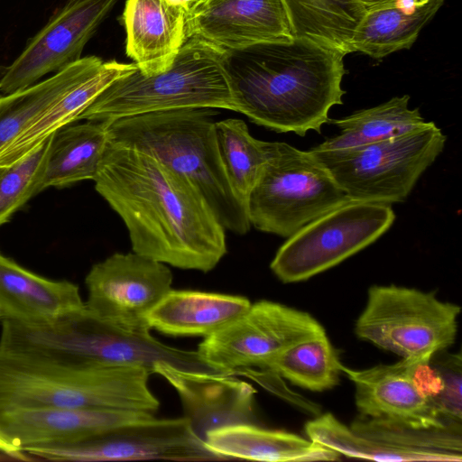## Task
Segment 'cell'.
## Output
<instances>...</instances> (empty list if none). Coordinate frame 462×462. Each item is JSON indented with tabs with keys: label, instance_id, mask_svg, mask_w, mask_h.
<instances>
[{
	"label": "cell",
	"instance_id": "obj_36",
	"mask_svg": "<svg viewBox=\"0 0 462 462\" xmlns=\"http://www.w3.org/2000/svg\"><path fill=\"white\" fill-rule=\"evenodd\" d=\"M364 8L365 10H368L390 2H393L394 0H356Z\"/></svg>",
	"mask_w": 462,
	"mask_h": 462
},
{
	"label": "cell",
	"instance_id": "obj_8",
	"mask_svg": "<svg viewBox=\"0 0 462 462\" xmlns=\"http://www.w3.org/2000/svg\"><path fill=\"white\" fill-rule=\"evenodd\" d=\"M351 200L310 151L275 142L274 151L251 190V226L290 237L307 224Z\"/></svg>",
	"mask_w": 462,
	"mask_h": 462
},
{
	"label": "cell",
	"instance_id": "obj_2",
	"mask_svg": "<svg viewBox=\"0 0 462 462\" xmlns=\"http://www.w3.org/2000/svg\"><path fill=\"white\" fill-rule=\"evenodd\" d=\"M344 57L295 36L224 51L236 112L277 133L320 134L330 108L343 104Z\"/></svg>",
	"mask_w": 462,
	"mask_h": 462
},
{
	"label": "cell",
	"instance_id": "obj_15",
	"mask_svg": "<svg viewBox=\"0 0 462 462\" xmlns=\"http://www.w3.org/2000/svg\"><path fill=\"white\" fill-rule=\"evenodd\" d=\"M117 0H69L31 38L8 66H0V92L26 88L79 60L87 42Z\"/></svg>",
	"mask_w": 462,
	"mask_h": 462
},
{
	"label": "cell",
	"instance_id": "obj_28",
	"mask_svg": "<svg viewBox=\"0 0 462 462\" xmlns=\"http://www.w3.org/2000/svg\"><path fill=\"white\" fill-rule=\"evenodd\" d=\"M292 35L312 40L343 55L365 13L356 0H282Z\"/></svg>",
	"mask_w": 462,
	"mask_h": 462
},
{
	"label": "cell",
	"instance_id": "obj_38",
	"mask_svg": "<svg viewBox=\"0 0 462 462\" xmlns=\"http://www.w3.org/2000/svg\"><path fill=\"white\" fill-rule=\"evenodd\" d=\"M184 1H186V2H188L189 4H192L194 0H184Z\"/></svg>",
	"mask_w": 462,
	"mask_h": 462
},
{
	"label": "cell",
	"instance_id": "obj_31",
	"mask_svg": "<svg viewBox=\"0 0 462 462\" xmlns=\"http://www.w3.org/2000/svg\"><path fill=\"white\" fill-rule=\"evenodd\" d=\"M215 132L229 184L246 205L251 190L273 153L275 142L254 138L245 122L236 118L217 121Z\"/></svg>",
	"mask_w": 462,
	"mask_h": 462
},
{
	"label": "cell",
	"instance_id": "obj_24",
	"mask_svg": "<svg viewBox=\"0 0 462 462\" xmlns=\"http://www.w3.org/2000/svg\"><path fill=\"white\" fill-rule=\"evenodd\" d=\"M137 69L133 63L104 61L100 69L43 110L0 151V165L18 161L59 129L78 121L83 110L113 81Z\"/></svg>",
	"mask_w": 462,
	"mask_h": 462
},
{
	"label": "cell",
	"instance_id": "obj_23",
	"mask_svg": "<svg viewBox=\"0 0 462 462\" xmlns=\"http://www.w3.org/2000/svg\"><path fill=\"white\" fill-rule=\"evenodd\" d=\"M444 1L394 0L366 10L352 35V52L379 60L410 49Z\"/></svg>",
	"mask_w": 462,
	"mask_h": 462
},
{
	"label": "cell",
	"instance_id": "obj_14",
	"mask_svg": "<svg viewBox=\"0 0 462 462\" xmlns=\"http://www.w3.org/2000/svg\"><path fill=\"white\" fill-rule=\"evenodd\" d=\"M85 282V306L89 312L116 325L143 330L150 329L145 315L171 290L172 273L165 263L134 252L116 253L94 264Z\"/></svg>",
	"mask_w": 462,
	"mask_h": 462
},
{
	"label": "cell",
	"instance_id": "obj_13",
	"mask_svg": "<svg viewBox=\"0 0 462 462\" xmlns=\"http://www.w3.org/2000/svg\"><path fill=\"white\" fill-rule=\"evenodd\" d=\"M23 451L33 458L51 461L224 460L194 434L185 417L153 416L116 426L79 443L31 447Z\"/></svg>",
	"mask_w": 462,
	"mask_h": 462
},
{
	"label": "cell",
	"instance_id": "obj_27",
	"mask_svg": "<svg viewBox=\"0 0 462 462\" xmlns=\"http://www.w3.org/2000/svg\"><path fill=\"white\" fill-rule=\"evenodd\" d=\"M410 96L393 97L378 106L356 111L346 117L329 119L339 133L313 147L337 150L366 145L396 137L424 125L419 108H409Z\"/></svg>",
	"mask_w": 462,
	"mask_h": 462
},
{
	"label": "cell",
	"instance_id": "obj_17",
	"mask_svg": "<svg viewBox=\"0 0 462 462\" xmlns=\"http://www.w3.org/2000/svg\"><path fill=\"white\" fill-rule=\"evenodd\" d=\"M152 374L162 376L177 392L184 417L205 443L208 432L239 423H254V388L232 374L181 369L165 362Z\"/></svg>",
	"mask_w": 462,
	"mask_h": 462
},
{
	"label": "cell",
	"instance_id": "obj_5",
	"mask_svg": "<svg viewBox=\"0 0 462 462\" xmlns=\"http://www.w3.org/2000/svg\"><path fill=\"white\" fill-rule=\"evenodd\" d=\"M152 373L141 366L80 367L0 348V411L85 408L154 413Z\"/></svg>",
	"mask_w": 462,
	"mask_h": 462
},
{
	"label": "cell",
	"instance_id": "obj_16",
	"mask_svg": "<svg viewBox=\"0 0 462 462\" xmlns=\"http://www.w3.org/2000/svg\"><path fill=\"white\" fill-rule=\"evenodd\" d=\"M186 33L224 51L293 37L282 0H194Z\"/></svg>",
	"mask_w": 462,
	"mask_h": 462
},
{
	"label": "cell",
	"instance_id": "obj_1",
	"mask_svg": "<svg viewBox=\"0 0 462 462\" xmlns=\"http://www.w3.org/2000/svg\"><path fill=\"white\" fill-rule=\"evenodd\" d=\"M93 180L125 223L133 252L203 273L226 254V229L204 198L153 156L108 142Z\"/></svg>",
	"mask_w": 462,
	"mask_h": 462
},
{
	"label": "cell",
	"instance_id": "obj_32",
	"mask_svg": "<svg viewBox=\"0 0 462 462\" xmlns=\"http://www.w3.org/2000/svg\"><path fill=\"white\" fill-rule=\"evenodd\" d=\"M51 137L18 161L0 165V226L39 193Z\"/></svg>",
	"mask_w": 462,
	"mask_h": 462
},
{
	"label": "cell",
	"instance_id": "obj_19",
	"mask_svg": "<svg viewBox=\"0 0 462 462\" xmlns=\"http://www.w3.org/2000/svg\"><path fill=\"white\" fill-rule=\"evenodd\" d=\"M189 7L184 0L125 1V52L142 73L160 72L171 65L187 40Z\"/></svg>",
	"mask_w": 462,
	"mask_h": 462
},
{
	"label": "cell",
	"instance_id": "obj_12",
	"mask_svg": "<svg viewBox=\"0 0 462 462\" xmlns=\"http://www.w3.org/2000/svg\"><path fill=\"white\" fill-rule=\"evenodd\" d=\"M325 330L309 313L260 300L205 337L198 354L214 371L227 374L264 363L307 337Z\"/></svg>",
	"mask_w": 462,
	"mask_h": 462
},
{
	"label": "cell",
	"instance_id": "obj_39",
	"mask_svg": "<svg viewBox=\"0 0 462 462\" xmlns=\"http://www.w3.org/2000/svg\"><path fill=\"white\" fill-rule=\"evenodd\" d=\"M1 96V95H0Z\"/></svg>",
	"mask_w": 462,
	"mask_h": 462
},
{
	"label": "cell",
	"instance_id": "obj_10",
	"mask_svg": "<svg viewBox=\"0 0 462 462\" xmlns=\"http://www.w3.org/2000/svg\"><path fill=\"white\" fill-rule=\"evenodd\" d=\"M394 219L389 204L350 201L288 237L271 270L285 283L306 281L375 242Z\"/></svg>",
	"mask_w": 462,
	"mask_h": 462
},
{
	"label": "cell",
	"instance_id": "obj_18",
	"mask_svg": "<svg viewBox=\"0 0 462 462\" xmlns=\"http://www.w3.org/2000/svg\"><path fill=\"white\" fill-rule=\"evenodd\" d=\"M152 417L153 413L125 410L20 408L0 411V433L23 451L79 443L116 426Z\"/></svg>",
	"mask_w": 462,
	"mask_h": 462
},
{
	"label": "cell",
	"instance_id": "obj_6",
	"mask_svg": "<svg viewBox=\"0 0 462 462\" xmlns=\"http://www.w3.org/2000/svg\"><path fill=\"white\" fill-rule=\"evenodd\" d=\"M221 51L188 38L171 65L143 74L138 69L113 81L79 115L78 121L111 122L181 108H224L236 103Z\"/></svg>",
	"mask_w": 462,
	"mask_h": 462
},
{
	"label": "cell",
	"instance_id": "obj_30",
	"mask_svg": "<svg viewBox=\"0 0 462 462\" xmlns=\"http://www.w3.org/2000/svg\"><path fill=\"white\" fill-rule=\"evenodd\" d=\"M341 366L337 352L323 330L289 346L261 368L300 387L322 392L338 383Z\"/></svg>",
	"mask_w": 462,
	"mask_h": 462
},
{
	"label": "cell",
	"instance_id": "obj_37",
	"mask_svg": "<svg viewBox=\"0 0 462 462\" xmlns=\"http://www.w3.org/2000/svg\"><path fill=\"white\" fill-rule=\"evenodd\" d=\"M8 319V315L5 311V310L0 305V320H4Z\"/></svg>",
	"mask_w": 462,
	"mask_h": 462
},
{
	"label": "cell",
	"instance_id": "obj_4",
	"mask_svg": "<svg viewBox=\"0 0 462 462\" xmlns=\"http://www.w3.org/2000/svg\"><path fill=\"white\" fill-rule=\"evenodd\" d=\"M0 348L80 367L141 366L158 362L192 371L216 372L197 351L165 345L150 333L99 319L82 309L42 322L2 321ZM219 373V372H218Z\"/></svg>",
	"mask_w": 462,
	"mask_h": 462
},
{
	"label": "cell",
	"instance_id": "obj_22",
	"mask_svg": "<svg viewBox=\"0 0 462 462\" xmlns=\"http://www.w3.org/2000/svg\"><path fill=\"white\" fill-rule=\"evenodd\" d=\"M251 305L243 296L198 291H169L145 315L147 327L174 337H207Z\"/></svg>",
	"mask_w": 462,
	"mask_h": 462
},
{
	"label": "cell",
	"instance_id": "obj_35",
	"mask_svg": "<svg viewBox=\"0 0 462 462\" xmlns=\"http://www.w3.org/2000/svg\"><path fill=\"white\" fill-rule=\"evenodd\" d=\"M9 457L13 460L29 461L34 459L27 453L10 443L0 433V460L10 459Z\"/></svg>",
	"mask_w": 462,
	"mask_h": 462
},
{
	"label": "cell",
	"instance_id": "obj_29",
	"mask_svg": "<svg viewBox=\"0 0 462 462\" xmlns=\"http://www.w3.org/2000/svg\"><path fill=\"white\" fill-rule=\"evenodd\" d=\"M308 439L350 457L375 461H448L460 462L462 454L407 448L358 433L328 412L308 421Z\"/></svg>",
	"mask_w": 462,
	"mask_h": 462
},
{
	"label": "cell",
	"instance_id": "obj_21",
	"mask_svg": "<svg viewBox=\"0 0 462 462\" xmlns=\"http://www.w3.org/2000/svg\"><path fill=\"white\" fill-rule=\"evenodd\" d=\"M206 447L225 459L268 462L332 461L340 454L297 434L269 430L254 423H239L208 432Z\"/></svg>",
	"mask_w": 462,
	"mask_h": 462
},
{
	"label": "cell",
	"instance_id": "obj_9",
	"mask_svg": "<svg viewBox=\"0 0 462 462\" xmlns=\"http://www.w3.org/2000/svg\"><path fill=\"white\" fill-rule=\"evenodd\" d=\"M460 307L431 292L396 285L368 290L356 335L402 358L430 363L457 336Z\"/></svg>",
	"mask_w": 462,
	"mask_h": 462
},
{
	"label": "cell",
	"instance_id": "obj_7",
	"mask_svg": "<svg viewBox=\"0 0 462 462\" xmlns=\"http://www.w3.org/2000/svg\"><path fill=\"white\" fill-rule=\"evenodd\" d=\"M446 135L432 121L381 142L337 150H309L351 201L391 204L408 197L442 152Z\"/></svg>",
	"mask_w": 462,
	"mask_h": 462
},
{
	"label": "cell",
	"instance_id": "obj_33",
	"mask_svg": "<svg viewBox=\"0 0 462 462\" xmlns=\"http://www.w3.org/2000/svg\"><path fill=\"white\" fill-rule=\"evenodd\" d=\"M350 427L372 439L407 448L462 454L461 430L414 429L361 416Z\"/></svg>",
	"mask_w": 462,
	"mask_h": 462
},
{
	"label": "cell",
	"instance_id": "obj_34",
	"mask_svg": "<svg viewBox=\"0 0 462 462\" xmlns=\"http://www.w3.org/2000/svg\"><path fill=\"white\" fill-rule=\"evenodd\" d=\"M443 381L437 405L442 417L450 424L461 426V358L449 356L435 366Z\"/></svg>",
	"mask_w": 462,
	"mask_h": 462
},
{
	"label": "cell",
	"instance_id": "obj_20",
	"mask_svg": "<svg viewBox=\"0 0 462 462\" xmlns=\"http://www.w3.org/2000/svg\"><path fill=\"white\" fill-rule=\"evenodd\" d=\"M0 305L8 319L42 322L80 310L85 302L75 283L42 277L0 253Z\"/></svg>",
	"mask_w": 462,
	"mask_h": 462
},
{
	"label": "cell",
	"instance_id": "obj_11",
	"mask_svg": "<svg viewBox=\"0 0 462 462\" xmlns=\"http://www.w3.org/2000/svg\"><path fill=\"white\" fill-rule=\"evenodd\" d=\"M341 372L353 382L361 417L414 429H452L441 415L437 399L442 390L440 374L430 363L402 358L392 365Z\"/></svg>",
	"mask_w": 462,
	"mask_h": 462
},
{
	"label": "cell",
	"instance_id": "obj_26",
	"mask_svg": "<svg viewBox=\"0 0 462 462\" xmlns=\"http://www.w3.org/2000/svg\"><path fill=\"white\" fill-rule=\"evenodd\" d=\"M87 56L26 88L0 96V151L16 138L43 110L96 74L103 65Z\"/></svg>",
	"mask_w": 462,
	"mask_h": 462
},
{
	"label": "cell",
	"instance_id": "obj_3",
	"mask_svg": "<svg viewBox=\"0 0 462 462\" xmlns=\"http://www.w3.org/2000/svg\"><path fill=\"white\" fill-rule=\"evenodd\" d=\"M215 108L152 112L107 122L108 142L148 153L187 180L224 226L251 227L246 205L233 191L217 148Z\"/></svg>",
	"mask_w": 462,
	"mask_h": 462
},
{
	"label": "cell",
	"instance_id": "obj_25",
	"mask_svg": "<svg viewBox=\"0 0 462 462\" xmlns=\"http://www.w3.org/2000/svg\"><path fill=\"white\" fill-rule=\"evenodd\" d=\"M108 144L107 122L69 124L51 134L39 192L94 180Z\"/></svg>",
	"mask_w": 462,
	"mask_h": 462
}]
</instances>
